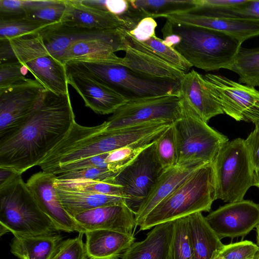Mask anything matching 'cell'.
I'll return each mask as SVG.
<instances>
[{
  "instance_id": "cell-1",
  "label": "cell",
  "mask_w": 259,
  "mask_h": 259,
  "mask_svg": "<svg viewBox=\"0 0 259 259\" xmlns=\"http://www.w3.org/2000/svg\"><path fill=\"white\" fill-rule=\"evenodd\" d=\"M75 122L69 93L57 94L46 90L24 124L0 141V167L22 175L37 165Z\"/></svg>"
},
{
  "instance_id": "cell-2",
  "label": "cell",
  "mask_w": 259,
  "mask_h": 259,
  "mask_svg": "<svg viewBox=\"0 0 259 259\" xmlns=\"http://www.w3.org/2000/svg\"><path fill=\"white\" fill-rule=\"evenodd\" d=\"M40 35L50 54L65 65L73 61L121 64L122 58L115 54L124 46L119 29H98L59 22L44 28Z\"/></svg>"
},
{
  "instance_id": "cell-3",
  "label": "cell",
  "mask_w": 259,
  "mask_h": 259,
  "mask_svg": "<svg viewBox=\"0 0 259 259\" xmlns=\"http://www.w3.org/2000/svg\"><path fill=\"white\" fill-rule=\"evenodd\" d=\"M163 35L175 33L182 40L173 48L192 66L205 71L229 69L242 42L220 31L176 23L166 20Z\"/></svg>"
},
{
  "instance_id": "cell-4",
  "label": "cell",
  "mask_w": 259,
  "mask_h": 259,
  "mask_svg": "<svg viewBox=\"0 0 259 259\" xmlns=\"http://www.w3.org/2000/svg\"><path fill=\"white\" fill-rule=\"evenodd\" d=\"M212 161L198 168L158 203L138 225L140 230L150 229L197 212L209 211L216 200Z\"/></svg>"
},
{
  "instance_id": "cell-5",
  "label": "cell",
  "mask_w": 259,
  "mask_h": 259,
  "mask_svg": "<svg viewBox=\"0 0 259 259\" xmlns=\"http://www.w3.org/2000/svg\"><path fill=\"white\" fill-rule=\"evenodd\" d=\"M0 234L35 236L58 233L50 219L41 210L23 180L17 174L0 186Z\"/></svg>"
},
{
  "instance_id": "cell-6",
  "label": "cell",
  "mask_w": 259,
  "mask_h": 259,
  "mask_svg": "<svg viewBox=\"0 0 259 259\" xmlns=\"http://www.w3.org/2000/svg\"><path fill=\"white\" fill-rule=\"evenodd\" d=\"M181 116L174 127L178 167L200 166L212 162L228 138L202 120L181 97Z\"/></svg>"
},
{
  "instance_id": "cell-7",
  "label": "cell",
  "mask_w": 259,
  "mask_h": 259,
  "mask_svg": "<svg viewBox=\"0 0 259 259\" xmlns=\"http://www.w3.org/2000/svg\"><path fill=\"white\" fill-rule=\"evenodd\" d=\"M65 66L89 74L127 100L179 92L180 82L151 79L120 64L73 61Z\"/></svg>"
},
{
  "instance_id": "cell-8",
  "label": "cell",
  "mask_w": 259,
  "mask_h": 259,
  "mask_svg": "<svg viewBox=\"0 0 259 259\" xmlns=\"http://www.w3.org/2000/svg\"><path fill=\"white\" fill-rule=\"evenodd\" d=\"M212 162L215 199L227 203L243 200L252 186L253 173L244 139L238 138L227 142Z\"/></svg>"
},
{
  "instance_id": "cell-9",
  "label": "cell",
  "mask_w": 259,
  "mask_h": 259,
  "mask_svg": "<svg viewBox=\"0 0 259 259\" xmlns=\"http://www.w3.org/2000/svg\"><path fill=\"white\" fill-rule=\"evenodd\" d=\"M8 40L17 60L46 90L69 93L65 65L50 54L39 32Z\"/></svg>"
},
{
  "instance_id": "cell-10",
  "label": "cell",
  "mask_w": 259,
  "mask_h": 259,
  "mask_svg": "<svg viewBox=\"0 0 259 259\" xmlns=\"http://www.w3.org/2000/svg\"><path fill=\"white\" fill-rule=\"evenodd\" d=\"M180 93L128 100L106 121V130L152 122L172 123L181 116Z\"/></svg>"
},
{
  "instance_id": "cell-11",
  "label": "cell",
  "mask_w": 259,
  "mask_h": 259,
  "mask_svg": "<svg viewBox=\"0 0 259 259\" xmlns=\"http://www.w3.org/2000/svg\"><path fill=\"white\" fill-rule=\"evenodd\" d=\"M163 171L156 153L154 140L132 162L106 181L122 187L126 204L135 215Z\"/></svg>"
},
{
  "instance_id": "cell-12",
  "label": "cell",
  "mask_w": 259,
  "mask_h": 259,
  "mask_svg": "<svg viewBox=\"0 0 259 259\" xmlns=\"http://www.w3.org/2000/svg\"><path fill=\"white\" fill-rule=\"evenodd\" d=\"M45 90L36 80L27 78L0 89V141L8 138L24 124Z\"/></svg>"
},
{
  "instance_id": "cell-13",
  "label": "cell",
  "mask_w": 259,
  "mask_h": 259,
  "mask_svg": "<svg viewBox=\"0 0 259 259\" xmlns=\"http://www.w3.org/2000/svg\"><path fill=\"white\" fill-rule=\"evenodd\" d=\"M203 76L224 113L237 121L259 124L258 91L220 75Z\"/></svg>"
},
{
  "instance_id": "cell-14",
  "label": "cell",
  "mask_w": 259,
  "mask_h": 259,
  "mask_svg": "<svg viewBox=\"0 0 259 259\" xmlns=\"http://www.w3.org/2000/svg\"><path fill=\"white\" fill-rule=\"evenodd\" d=\"M205 218L221 239L244 237L259 223V204L244 199L228 203Z\"/></svg>"
},
{
  "instance_id": "cell-15",
  "label": "cell",
  "mask_w": 259,
  "mask_h": 259,
  "mask_svg": "<svg viewBox=\"0 0 259 259\" xmlns=\"http://www.w3.org/2000/svg\"><path fill=\"white\" fill-rule=\"evenodd\" d=\"M124 34L127 46L120 65L151 79L180 82L184 72L154 54L128 31L124 30Z\"/></svg>"
},
{
  "instance_id": "cell-16",
  "label": "cell",
  "mask_w": 259,
  "mask_h": 259,
  "mask_svg": "<svg viewBox=\"0 0 259 259\" xmlns=\"http://www.w3.org/2000/svg\"><path fill=\"white\" fill-rule=\"evenodd\" d=\"M56 179L55 174L42 171L32 175L26 183L41 210L59 231L84 234L83 229L61 205L54 186Z\"/></svg>"
},
{
  "instance_id": "cell-17",
  "label": "cell",
  "mask_w": 259,
  "mask_h": 259,
  "mask_svg": "<svg viewBox=\"0 0 259 259\" xmlns=\"http://www.w3.org/2000/svg\"><path fill=\"white\" fill-rule=\"evenodd\" d=\"M68 84L82 97L85 106L98 114L113 113L128 100L84 72L65 66Z\"/></svg>"
},
{
  "instance_id": "cell-18",
  "label": "cell",
  "mask_w": 259,
  "mask_h": 259,
  "mask_svg": "<svg viewBox=\"0 0 259 259\" xmlns=\"http://www.w3.org/2000/svg\"><path fill=\"white\" fill-rule=\"evenodd\" d=\"M163 17L176 23L220 31L242 43L247 39L259 35V23L255 20L190 12L169 14Z\"/></svg>"
},
{
  "instance_id": "cell-19",
  "label": "cell",
  "mask_w": 259,
  "mask_h": 259,
  "mask_svg": "<svg viewBox=\"0 0 259 259\" xmlns=\"http://www.w3.org/2000/svg\"><path fill=\"white\" fill-rule=\"evenodd\" d=\"M73 218L84 233L89 231L107 230L134 236L137 226L135 213L126 204L97 207Z\"/></svg>"
},
{
  "instance_id": "cell-20",
  "label": "cell",
  "mask_w": 259,
  "mask_h": 259,
  "mask_svg": "<svg viewBox=\"0 0 259 259\" xmlns=\"http://www.w3.org/2000/svg\"><path fill=\"white\" fill-rule=\"evenodd\" d=\"M181 97L205 122L224 114L222 107L203 75L194 70L185 73L180 81Z\"/></svg>"
},
{
  "instance_id": "cell-21",
  "label": "cell",
  "mask_w": 259,
  "mask_h": 259,
  "mask_svg": "<svg viewBox=\"0 0 259 259\" xmlns=\"http://www.w3.org/2000/svg\"><path fill=\"white\" fill-rule=\"evenodd\" d=\"M61 22L98 29H123L128 31L138 23L136 20L121 17L81 4L78 0H67V7Z\"/></svg>"
},
{
  "instance_id": "cell-22",
  "label": "cell",
  "mask_w": 259,
  "mask_h": 259,
  "mask_svg": "<svg viewBox=\"0 0 259 259\" xmlns=\"http://www.w3.org/2000/svg\"><path fill=\"white\" fill-rule=\"evenodd\" d=\"M173 221L153 227L142 241L134 242L122 259H171Z\"/></svg>"
},
{
  "instance_id": "cell-23",
  "label": "cell",
  "mask_w": 259,
  "mask_h": 259,
  "mask_svg": "<svg viewBox=\"0 0 259 259\" xmlns=\"http://www.w3.org/2000/svg\"><path fill=\"white\" fill-rule=\"evenodd\" d=\"M85 247L90 259H117L135 242L134 236L107 230L87 231Z\"/></svg>"
},
{
  "instance_id": "cell-24",
  "label": "cell",
  "mask_w": 259,
  "mask_h": 259,
  "mask_svg": "<svg viewBox=\"0 0 259 259\" xmlns=\"http://www.w3.org/2000/svg\"><path fill=\"white\" fill-rule=\"evenodd\" d=\"M202 165L189 167L175 166L164 170L135 213L137 226L158 203L171 194Z\"/></svg>"
},
{
  "instance_id": "cell-25",
  "label": "cell",
  "mask_w": 259,
  "mask_h": 259,
  "mask_svg": "<svg viewBox=\"0 0 259 259\" xmlns=\"http://www.w3.org/2000/svg\"><path fill=\"white\" fill-rule=\"evenodd\" d=\"M193 259H214L224 244L202 212L187 216Z\"/></svg>"
},
{
  "instance_id": "cell-26",
  "label": "cell",
  "mask_w": 259,
  "mask_h": 259,
  "mask_svg": "<svg viewBox=\"0 0 259 259\" xmlns=\"http://www.w3.org/2000/svg\"><path fill=\"white\" fill-rule=\"evenodd\" d=\"M63 241L58 233L35 236H14L11 252L19 259H51Z\"/></svg>"
},
{
  "instance_id": "cell-27",
  "label": "cell",
  "mask_w": 259,
  "mask_h": 259,
  "mask_svg": "<svg viewBox=\"0 0 259 259\" xmlns=\"http://www.w3.org/2000/svg\"><path fill=\"white\" fill-rule=\"evenodd\" d=\"M55 187L61 205L72 218L97 207L126 204V198L124 197L77 192Z\"/></svg>"
},
{
  "instance_id": "cell-28",
  "label": "cell",
  "mask_w": 259,
  "mask_h": 259,
  "mask_svg": "<svg viewBox=\"0 0 259 259\" xmlns=\"http://www.w3.org/2000/svg\"><path fill=\"white\" fill-rule=\"evenodd\" d=\"M141 19L153 18L182 12H190L195 7V0H128Z\"/></svg>"
},
{
  "instance_id": "cell-29",
  "label": "cell",
  "mask_w": 259,
  "mask_h": 259,
  "mask_svg": "<svg viewBox=\"0 0 259 259\" xmlns=\"http://www.w3.org/2000/svg\"><path fill=\"white\" fill-rule=\"evenodd\" d=\"M229 70L239 75V83L259 87V48L240 47Z\"/></svg>"
},
{
  "instance_id": "cell-30",
  "label": "cell",
  "mask_w": 259,
  "mask_h": 259,
  "mask_svg": "<svg viewBox=\"0 0 259 259\" xmlns=\"http://www.w3.org/2000/svg\"><path fill=\"white\" fill-rule=\"evenodd\" d=\"M162 133L151 135L109 152L106 158L107 168L118 173L132 162Z\"/></svg>"
},
{
  "instance_id": "cell-31",
  "label": "cell",
  "mask_w": 259,
  "mask_h": 259,
  "mask_svg": "<svg viewBox=\"0 0 259 259\" xmlns=\"http://www.w3.org/2000/svg\"><path fill=\"white\" fill-rule=\"evenodd\" d=\"M54 186L77 192L124 197L121 186L110 183L106 180H59L57 178Z\"/></svg>"
},
{
  "instance_id": "cell-32",
  "label": "cell",
  "mask_w": 259,
  "mask_h": 259,
  "mask_svg": "<svg viewBox=\"0 0 259 259\" xmlns=\"http://www.w3.org/2000/svg\"><path fill=\"white\" fill-rule=\"evenodd\" d=\"M170 253L171 259H193L187 216L173 221Z\"/></svg>"
},
{
  "instance_id": "cell-33",
  "label": "cell",
  "mask_w": 259,
  "mask_h": 259,
  "mask_svg": "<svg viewBox=\"0 0 259 259\" xmlns=\"http://www.w3.org/2000/svg\"><path fill=\"white\" fill-rule=\"evenodd\" d=\"M49 26L26 17L0 19V40H8L37 33Z\"/></svg>"
},
{
  "instance_id": "cell-34",
  "label": "cell",
  "mask_w": 259,
  "mask_h": 259,
  "mask_svg": "<svg viewBox=\"0 0 259 259\" xmlns=\"http://www.w3.org/2000/svg\"><path fill=\"white\" fill-rule=\"evenodd\" d=\"M67 7V0L44 1L40 5L32 7L26 18L48 25L61 22Z\"/></svg>"
},
{
  "instance_id": "cell-35",
  "label": "cell",
  "mask_w": 259,
  "mask_h": 259,
  "mask_svg": "<svg viewBox=\"0 0 259 259\" xmlns=\"http://www.w3.org/2000/svg\"><path fill=\"white\" fill-rule=\"evenodd\" d=\"M155 151L163 170L175 166L177 147L172 124L155 140Z\"/></svg>"
},
{
  "instance_id": "cell-36",
  "label": "cell",
  "mask_w": 259,
  "mask_h": 259,
  "mask_svg": "<svg viewBox=\"0 0 259 259\" xmlns=\"http://www.w3.org/2000/svg\"><path fill=\"white\" fill-rule=\"evenodd\" d=\"M154 54L184 73L193 67L183 56L173 47H169L162 42V39L156 35L148 40L142 42Z\"/></svg>"
},
{
  "instance_id": "cell-37",
  "label": "cell",
  "mask_w": 259,
  "mask_h": 259,
  "mask_svg": "<svg viewBox=\"0 0 259 259\" xmlns=\"http://www.w3.org/2000/svg\"><path fill=\"white\" fill-rule=\"evenodd\" d=\"M258 254L257 244L244 240L224 245L214 259H253Z\"/></svg>"
},
{
  "instance_id": "cell-38",
  "label": "cell",
  "mask_w": 259,
  "mask_h": 259,
  "mask_svg": "<svg viewBox=\"0 0 259 259\" xmlns=\"http://www.w3.org/2000/svg\"><path fill=\"white\" fill-rule=\"evenodd\" d=\"M83 233H79L73 238L63 240L51 259H87Z\"/></svg>"
},
{
  "instance_id": "cell-39",
  "label": "cell",
  "mask_w": 259,
  "mask_h": 259,
  "mask_svg": "<svg viewBox=\"0 0 259 259\" xmlns=\"http://www.w3.org/2000/svg\"><path fill=\"white\" fill-rule=\"evenodd\" d=\"M27 68L18 60L0 63V89L20 82L27 78Z\"/></svg>"
},
{
  "instance_id": "cell-40",
  "label": "cell",
  "mask_w": 259,
  "mask_h": 259,
  "mask_svg": "<svg viewBox=\"0 0 259 259\" xmlns=\"http://www.w3.org/2000/svg\"><path fill=\"white\" fill-rule=\"evenodd\" d=\"M78 2L85 6L106 11L116 16L130 17L139 22L131 13L128 0H78Z\"/></svg>"
},
{
  "instance_id": "cell-41",
  "label": "cell",
  "mask_w": 259,
  "mask_h": 259,
  "mask_svg": "<svg viewBox=\"0 0 259 259\" xmlns=\"http://www.w3.org/2000/svg\"><path fill=\"white\" fill-rule=\"evenodd\" d=\"M42 1L0 0V19L25 17L28 10Z\"/></svg>"
},
{
  "instance_id": "cell-42",
  "label": "cell",
  "mask_w": 259,
  "mask_h": 259,
  "mask_svg": "<svg viewBox=\"0 0 259 259\" xmlns=\"http://www.w3.org/2000/svg\"><path fill=\"white\" fill-rule=\"evenodd\" d=\"M248 0H195V7L190 12L200 15L228 10L236 9Z\"/></svg>"
},
{
  "instance_id": "cell-43",
  "label": "cell",
  "mask_w": 259,
  "mask_h": 259,
  "mask_svg": "<svg viewBox=\"0 0 259 259\" xmlns=\"http://www.w3.org/2000/svg\"><path fill=\"white\" fill-rule=\"evenodd\" d=\"M117 174L106 168L92 167L69 171L56 176L59 180H106L113 178Z\"/></svg>"
},
{
  "instance_id": "cell-44",
  "label": "cell",
  "mask_w": 259,
  "mask_h": 259,
  "mask_svg": "<svg viewBox=\"0 0 259 259\" xmlns=\"http://www.w3.org/2000/svg\"><path fill=\"white\" fill-rule=\"evenodd\" d=\"M108 153H103L61 165L56 168L52 174L58 175L69 171L92 167L108 169L106 158Z\"/></svg>"
},
{
  "instance_id": "cell-45",
  "label": "cell",
  "mask_w": 259,
  "mask_h": 259,
  "mask_svg": "<svg viewBox=\"0 0 259 259\" xmlns=\"http://www.w3.org/2000/svg\"><path fill=\"white\" fill-rule=\"evenodd\" d=\"M157 26L156 21L152 17H147L142 19L136 27L129 33L138 41L144 42L154 35Z\"/></svg>"
},
{
  "instance_id": "cell-46",
  "label": "cell",
  "mask_w": 259,
  "mask_h": 259,
  "mask_svg": "<svg viewBox=\"0 0 259 259\" xmlns=\"http://www.w3.org/2000/svg\"><path fill=\"white\" fill-rule=\"evenodd\" d=\"M250 161L253 170L259 168V124L255 125V128L244 140Z\"/></svg>"
},
{
  "instance_id": "cell-47",
  "label": "cell",
  "mask_w": 259,
  "mask_h": 259,
  "mask_svg": "<svg viewBox=\"0 0 259 259\" xmlns=\"http://www.w3.org/2000/svg\"><path fill=\"white\" fill-rule=\"evenodd\" d=\"M16 60L9 40H0V63Z\"/></svg>"
},
{
  "instance_id": "cell-48",
  "label": "cell",
  "mask_w": 259,
  "mask_h": 259,
  "mask_svg": "<svg viewBox=\"0 0 259 259\" xmlns=\"http://www.w3.org/2000/svg\"><path fill=\"white\" fill-rule=\"evenodd\" d=\"M162 42L169 47H174L180 43L182 40L181 37L175 33H168L163 34Z\"/></svg>"
},
{
  "instance_id": "cell-49",
  "label": "cell",
  "mask_w": 259,
  "mask_h": 259,
  "mask_svg": "<svg viewBox=\"0 0 259 259\" xmlns=\"http://www.w3.org/2000/svg\"><path fill=\"white\" fill-rule=\"evenodd\" d=\"M17 174L15 171L3 167H0V186L10 180Z\"/></svg>"
},
{
  "instance_id": "cell-50",
  "label": "cell",
  "mask_w": 259,
  "mask_h": 259,
  "mask_svg": "<svg viewBox=\"0 0 259 259\" xmlns=\"http://www.w3.org/2000/svg\"><path fill=\"white\" fill-rule=\"evenodd\" d=\"M252 186L259 189V168L253 170Z\"/></svg>"
},
{
  "instance_id": "cell-51",
  "label": "cell",
  "mask_w": 259,
  "mask_h": 259,
  "mask_svg": "<svg viewBox=\"0 0 259 259\" xmlns=\"http://www.w3.org/2000/svg\"><path fill=\"white\" fill-rule=\"evenodd\" d=\"M256 241H257V245L259 247V223L257 224V225L256 227Z\"/></svg>"
},
{
  "instance_id": "cell-52",
  "label": "cell",
  "mask_w": 259,
  "mask_h": 259,
  "mask_svg": "<svg viewBox=\"0 0 259 259\" xmlns=\"http://www.w3.org/2000/svg\"><path fill=\"white\" fill-rule=\"evenodd\" d=\"M253 259H259V254Z\"/></svg>"
}]
</instances>
